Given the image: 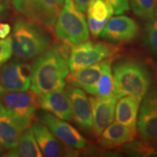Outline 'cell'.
I'll list each match as a JSON object with an SVG mask.
<instances>
[{
  "label": "cell",
  "instance_id": "1",
  "mask_svg": "<svg viewBox=\"0 0 157 157\" xmlns=\"http://www.w3.org/2000/svg\"><path fill=\"white\" fill-rule=\"evenodd\" d=\"M68 44H55L36 58L31 66V90L37 95L46 93L66 86L69 74Z\"/></svg>",
  "mask_w": 157,
  "mask_h": 157
},
{
  "label": "cell",
  "instance_id": "2",
  "mask_svg": "<svg viewBox=\"0 0 157 157\" xmlns=\"http://www.w3.org/2000/svg\"><path fill=\"white\" fill-rule=\"evenodd\" d=\"M114 94L118 99L130 95L142 101L152 84V75L146 65L125 60L113 67Z\"/></svg>",
  "mask_w": 157,
  "mask_h": 157
},
{
  "label": "cell",
  "instance_id": "3",
  "mask_svg": "<svg viewBox=\"0 0 157 157\" xmlns=\"http://www.w3.org/2000/svg\"><path fill=\"white\" fill-rule=\"evenodd\" d=\"M11 37L13 55L21 61L36 58L51 44L45 29L29 20H17Z\"/></svg>",
  "mask_w": 157,
  "mask_h": 157
},
{
  "label": "cell",
  "instance_id": "4",
  "mask_svg": "<svg viewBox=\"0 0 157 157\" xmlns=\"http://www.w3.org/2000/svg\"><path fill=\"white\" fill-rule=\"evenodd\" d=\"M53 31L57 38L71 46L89 39L85 16L83 12L76 7L74 0H65Z\"/></svg>",
  "mask_w": 157,
  "mask_h": 157
},
{
  "label": "cell",
  "instance_id": "5",
  "mask_svg": "<svg viewBox=\"0 0 157 157\" xmlns=\"http://www.w3.org/2000/svg\"><path fill=\"white\" fill-rule=\"evenodd\" d=\"M0 105L23 130L32 124L39 105V95L32 91H7L0 94Z\"/></svg>",
  "mask_w": 157,
  "mask_h": 157
},
{
  "label": "cell",
  "instance_id": "6",
  "mask_svg": "<svg viewBox=\"0 0 157 157\" xmlns=\"http://www.w3.org/2000/svg\"><path fill=\"white\" fill-rule=\"evenodd\" d=\"M65 0H13L17 12L29 21L52 31Z\"/></svg>",
  "mask_w": 157,
  "mask_h": 157
},
{
  "label": "cell",
  "instance_id": "7",
  "mask_svg": "<svg viewBox=\"0 0 157 157\" xmlns=\"http://www.w3.org/2000/svg\"><path fill=\"white\" fill-rule=\"evenodd\" d=\"M119 48L115 45L105 42H93L90 41L71 47L68 65L71 72L88 67L115 56Z\"/></svg>",
  "mask_w": 157,
  "mask_h": 157
},
{
  "label": "cell",
  "instance_id": "8",
  "mask_svg": "<svg viewBox=\"0 0 157 157\" xmlns=\"http://www.w3.org/2000/svg\"><path fill=\"white\" fill-rule=\"evenodd\" d=\"M139 110L137 127L141 139L157 146V82L151 84Z\"/></svg>",
  "mask_w": 157,
  "mask_h": 157
},
{
  "label": "cell",
  "instance_id": "9",
  "mask_svg": "<svg viewBox=\"0 0 157 157\" xmlns=\"http://www.w3.org/2000/svg\"><path fill=\"white\" fill-rule=\"evenodd\" d=\"M38 118L41 123L46 125L55 136L68 148L82 149L87 146L85 138L65 120L44 110L39 113Z\"/></svg>",
  "mask_w": 157,
  "mask_h": 157
},
{
  "label": "cell",
  "instance_id": "10",
  "mask_svg": "<svg viewBox=\"0 0 157 157\" xmlns=\"http://www.w3.org/2000/svg\"><path fill=\"white\" fill-rule=\"evenodd\" d=\"M31 66L24 62H10L0 70V84L3 90L25 91L31 87Z\"/></svg>",
  "mask_w": 157,
  "mask_h": 157
},
{
  "label": "cell",
  "instance_id": "11",
  "mask_svg": "<svg viewBox=\"0 0 157 157\" xmlns=\"http://www.w3.org/2000/svg\"><path fill=\"white\" fill-rule=\"evenodd\" d=\"M139 34V25L131 17L119 15L111 17L100 34L101 39L115 43L134 40Z\"/></svg>",
  "mask_w": 157,
  "mask_h": 157
},
{
  "label": "cell",
  "instance_id": "12",
  "mask_svg": "<svg viewBox=\"0 0 157 157\" xmlns=\"http://www.w3.org/2000/svg\"><path fill=\"white\" fill-rule=\"evenodd\" d=\"M39 105L42 110L59 119L65 121L73 119L69 98L63 88L39 95Z\"/></svg>",
  "mask_w": 157,
  "mask_h": 157
},
{
  "label": "cell",
  "instance_id": "13",
  "mask_svg": "<svg viewBox=\"0 0 157 157\" xmlns=\"http://www.w3.org/2000/svg\"><path fill=\"white\" fill-rule=\"evenodd\" d=\"M69 98L73 119L85 130L93 128V116L90 100L81 88L71 85L66 90Z\"/></svg>",
  "mask_w": 157,
  "mask_h": 157
},
{
  "label": "cell",
  "instance_id": "14",
  "mask_svg": "<svg viewBox=\"0 0 157 157\" xmlns=\"http://www.w3.org/2000/svg\"><path fill=\"white\" fill-rule=\"evenodd\" d=\"M89 100L93 116V128L95 134L99 135L114 119L118 98L115 96L103 98L93 95Z\"/></svg>",
  "mask_w": 157,
  "mask_h": 157
},
{
  "label": "cell",
  "instance_id": "15",
  "mask_svg": "<svg viewBox=\"0 0 157 157\" xmlns=\"http://www.w3.org/2000/svg\"><path fill=\"white\" fill-rule=\"evenodd\" d=\"M31 128L43 156L47 157L63 156L64 148L46 125L42 123L33 122Z\"/></svg>",
  "mask_w": 157,
  "mask_h": 157
},
{
  "label": "cell",
  "instance_id": "16",
  "mask_svg": "<svg viewBox=\"0 0 157 157\" xmlns=\"http://www.w3.org/2000/svg\"><path fill=\"white\" fill-rule=\"evenodd\" d=\"M136 135V130L121 124L111 122L99 135V142L103 147L113 148L132 141Z\"/></svg>",
  "mask_w": 157,
  "mask_h": 157
},
{
  "label": "cell",
  "instance_id": "17",
  "mask_svg": "<svg viewBox=\"0 0 157 157\" xmlns=\"http://www.w3.org/2000/svg\"><path fill=\"white\" fill-rule=\"evenodd\" d=\"M119 99L115 106L116 121L136 130L137 117L142 101L130 95L124 96Z\"/></svg>",
  "mask_w": 157,
  "mask_h": 157
},
{
  "label": "cell",
  "instance_id": "18",
  "mask_svg": "<svg viewBox=\"0 0 157 157\" xmlns=\"http://www.w3.org/2000/svg\"><path fill=\"white\" fill-rule=\"evenodd\" d=\"M103 67V60L88 67L71 72L67 76V81L71 85L84 90L93 95L96 83L101 76Z\"/></svg>",
  "mask_w": 157,
  "mask_h": 157
},
{
  "label": "cell",
  "instance_id": "19",
  "mask_svg": "<svg viewBox=\"0 0 157 157\" xmlns=\"http://www.w3.org/2000/svg\"><path fill=\"white\" fill-rule=\"evenodd\" d=\"M23 131L0 105V142L4 148L10 150L15 147Z\"/></svg>",
  "mask_w": 157,
  "mask_h": 157
},
{
  "label": "cell",
  "instance_id": "20",
  "mask_svg": "<svg viewBox=\"0 0 157 157\" xmlns=\"http://www.w3.org/2000/svg\"><path fill=\"white\" fill-rule=\"evenodd\" d=\"M6 156L10 157L43 156L31 127L23 131L16 146L10 149Z\"/></svg>",
  "mask_w": 157,
  "mask_h": 157
},
{
  "label": "cell",
  "instance_id": "21",
  "mask_svg": "<svg viewBox=\"0 0 157 157\" xmlns=\"http://www.w3.org/2000/svg\"><path fill=\"white\" fill-rule=\"evenodd\" d=\"M114 59L115 56H112L103 60L102 71L94 90V96L103 98L114 96L116 97L113 74L111 71V64Z\"/></svg>",
  "mask_w": 157,
  "mask_h": 157
},
{
  "label": "cell",
  "instance_id": "22",
  "mask_svg": "<svg viewBox=\"0 0 157 157\" xmlns=\"http://www.w3.org/2000/svg\"><path fill=\"white\" fill-rule=\"evenodd\" d=\"M87 12L88 17L100 22H108L113 14L112 7L106 0H90Z\"/></svg>",
  "mask_w": 157,
  "mask_h": 157
},
{
  "label": "cell",
  "instance_id": "23",
  "mask_svg": "<svg viewBox=\"0 0 157 157\" xmlns=\"http://www.w3.org/2000/svg\"><path fill=\"white\" fill-rule=\"evenodd\" d=\"M123 150L127 154L133 156H157V146L141 139L133 140L123 145Z\"/></svg>",
  "mask_w": 157,
  "mask_h": 157
},
{
  "label": "cell",
  "instance_id": "24",
  "mask_svg": "<svg viewBox=\"0 0 157 157\" xmlns=\"http://www.w3.org/2000/svg\"><path fill=\"white\" fill-rule=\"evenodd\" d=\"M132 11L137 16L146 21L157 15V0H129Z\"/></svg>",
  "mask_w": 157,
  "mask_h": 157
},
{
  "label": "cell",
  "instance_id": "25",
  "mask_svg": "<svg viewBox=\"0 0 157 157\" xmlns=\"http://www.w3.org/2000/svg\"><path fill=\"white\" fill-rule=\"evenodd\" d=\"M145 44L149 51L157 56V15L148 21L145 34Z\"/></svg>",
  "mask_w": 157,
  "mask_h": 157
},
{
  "label": "cell",
  "instance_id": "26",
  "mask_svg": "<svg viewBox=\"0 0 157 157\" xmlns=\"http://www.w3.org/2000/svg\"><path fill=\"white\" fill-rule=\"evenodd\" d=\"M13 55L11 36L0 39V66L10 59Z\"/></svg>",
  "mask_w": 157,
  "mask_h": 157
},
{
  "label": "cell",
  "instance_id": "27",
  "mask_svg": "<svg viewBox=\"0 0 157 157\" xmlns=\"http://www.w3.org/2000/svg\"><path fill=\"white\" fill-rule=\"evenodd\" d=\"M112 7L113 14L121 15L129 10V0H106Z\"/></svg>",
  "mask_w": 157,
  "mask_h": 157
},
{
  "label": "cell",
  "instance_id": "28",
  "mask_svg": "<svg viewBox=\"0 0 157 157\" xmlns=\"http://www.w3.org/2000/svg\"><path fill=\"white\" fill-rule=\"evenodd\" d=\"M87 26L90 32L93 35V37H98L100 36L103 29L106 25L107 22H100L95 20L87 17Z\"/></svg>",
  "mask_w": 157,
  "mask_h": 157
},
{
  "label": "cell",
  "instance_id": "29",
  "mask_svg": "<svg viewBox=\"0 0 157 157\" xmlns=\"http://www.w3.org/2000/svg\"><path fill=\"white\" fill-rule=\"evenodd\" d=\"M11 32V27L8 23H0V39H5Z\"/></svg>",
  "mask_w": 157,
  "mask_h": 157
},
{
  "label": "cell",
  "instance_id": "30",
  "mask_svg": "<svg viewBox=\"0 0 157 157\" xmlns=\"http://www.w3.org/2000/svg\"><path fill=\"white\" fill-rule=\"evenodd\" d=\"M90 0H74V3L76 6V7L82 12L87 11L88 5H89Z\"/></svg>",
  "mask_w": 157,
  "mask_h": 157
},
{
  "label": "cell",
  "instance_id": "31",
  "mask_svg": "<svg viewBox=\"0 0 157 157\" xmlns=\"http://www.w3.org/2000/svg\"><path fill=\"white\" fill-rule=\"evenodd\" d=\"M5 148H4L1 142H0V156H2V154H4V151H5Z\"/></svg>",
  "mask_w": 157,
  "mask_h": 157
},
{
  "label": "cell",
  "instance_id": "32",
  "mask_svg": "<svg viewBox=\"0 0 157 157\" xmlns=\"http://www.w3.org/2000/svg\"><path fill=\"white\" fill-rule=\"evenodd\" d=\"M4 9H5V7H4V5H2V4H1V2H0V13H2L4 10Z\"/></svg>",
  "mask_w": 157,
  "mask_h": 157
},
{
  "label": "cell",
  "instance_id": "33",
  "mask_svg": "<svg viewBox=\"0 0 157 157\" xmlns=\"http://www.w3.org/2000/svg\"><path fill=\"white\" fill-rule=\"evenodd\" d=\"M3 91V88L2 87V86H1V84H0V94H1V93Z\"/></svg>",
  "mask_w": 157,
  "mask_h": 157
},
{
  "label": "cell",
  "instance_id": "34",
  "mask_svg": "<svg viewBox=\"0 0 157 157\" xmlns=\"http://www.w3.org/2000/svg\"><path fill=\"white\" fill-rule=\"evenodd\" d=\"M156 67H157V59L156 60Z\"/></svg>",
  "mask_w": 157,
  "mask_h": 157
}]
</instances>
